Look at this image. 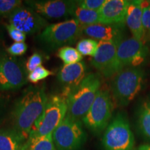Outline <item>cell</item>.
<instances>
[{
  "label": "cell",
  "mask_w": 150,
  "mask_h": 150,
  "mask_svg": "<svg viewBox=\"0 0 150 150\" xmlns=\"http://www.w3.org/2000/svg\"><path fill=\"white\" fill-rule=\"evenodd\" d=\"M114 102L109 91L101 88L93 104L82 119L84 125L95 134L106 129L111 120Z\"/></svg>",
  "instance_id": "cell-7"
},
{
  "label": "cell",
  "mask_w": 150,
  "mask_h": 150,
  "mask_svg": "<svg viewBox=\"0 0 150 150\" xmlns=\"http://www.w3.org/2000/svg\"><path fill=\"white\" fill-rule=\"evenodd\" d=\"M138 125L142 134L150 140V100H144L140 105Z\"/></svg>",
  "instance_id": "cell-20"
},
{
  "label": "cell",
  "mask_w": 150,
  "mask_h": 150,
  "mask_svg": "<svg viewBox=\"0 0 150 150\" xmlns=\"http://www.w3.org/2000/svg\"><path fill=\"white\" fill-rule=\"evenodd\" d=\"M138 150H150V144H143L140 145Z\"/></svg>",
  "instance_id": "cell-31"
},
{
  "label": "cell",
  "mask_w": 150,
  "mask_h": 150,
  "mask_svg": "<svg viewBox=\"0 0 150 150\" xmlns=\"http://www.w3.org/2000/svg\"><path fill=\"white\" fill-rule=\"evenodd\" d=\"M6 29L8 32L9 36L15 41V42H24L26 40V34L22 31L17 29L13 26L11 25L10 24H6L5 25Z\"/></svg>",
  "instance_id": "cell-28"
},
{
  "label": "cell",
  "mask_w": 150,
  "mask_h": 150,
  "mask_svg": "<svg viewBox=\"0 0 150 150\" xmlns=\"http://www.w3.org/2000/svg\"><path fill=\"white\" fill-rule=\"evenodd\" d=\"M142 24L150 36V4L148 1H142Z\"/></svg>",
  "instance_id": "cell-30"
},
{
  "label": "cell",
  "mask_w": 150,
  "mask_h": 150,
  "mask_svg": "<svg viewBox=\"0 0 150 150\" xmlns=\"http://www.w3.org/2000/svg\"><path fill=\"white\" fill-rule=\"evenodd\" d=\"M57 56L63 62L64 65H71L79 63L83 59V56L78 52L76 49L70 46H65L60 48Z\"/></svg>",
  "instance_id": "cell-22"
},
{
  "label": "cell",
  "mask_w": 150,
  "mask_h": 150,
  "mask_svg": "<svg viewBox=\"0 0 150 150\" xmlns=\"http://www.w3.org/2000/svg\"><path fill=\"white\" fill-rule=\"evenodd\" d=\"M98 44L99 42L94 39H82L76 45V50L82 56H91L93 57L98 48Z\"/></svg>",
  "instance_id": "cell-23"
},
{
  "label": "cell",
  "mask_w": 150,
  "mask_h": 150,
  "mask_svg": "<svg viewBox=\"0 0 150 150\" xmlns=\"http://www.w3.org/2000/svg\"><path fill=\"white\" fill-rule=\"evenodd\" d=\"M102 79L99 74L90 73L77 86L69 91L66 97V116L75 120L83 119L93 104L99 90Z\"/></svg>",
  "instance_id": "cell-2"
},
{
  "label": "cell",
  "mask_w": 150,
  "mask_h": 150,
  "mask_svg": "<svg viewBox=\"0 0 150 150\" xmlns=\"http://www.w3.org/2000/svg\"><path fill=\"white\" fill-rule=\"evenodd\" d=\"M27 45L24 42H14L7 48V52L11 56H22L27 51Z\"/></svg>",
  "instance_id": "cell-27"
},
{
  "label": "cell",
  "mask_w": 150,
  "mask_h": 150,
  "mask_svg": "<svg viewBox=\"0 0 150 150\" xmlns=\"http://www.w3.org/2000/svg\"><path fill=\"white\" fill-rule=\"evenodd\" d=\"M24 146L27 150H57L54 143L52 134L45 136L29 137Z\"/></svg>",
  "instance_id": "cell-21"
},
{
  "label": "cell",
  "mask_w": 150,
  "mask_h": 150,
  "mask_svg": "<svg viewBox=\"0 0 150 150\" xmlns=\"http://www.w3.org/2000/svg\"><path fill=\"white\" fill-rule=\"evenodd\" d=\"M144 72L138 67H127L113 76L111 83V95L118 106H126L141 91Z\"/></svg>",
  "instance_id": "cell-3"
},
{
  "label": "cell",
  "mask_w": 150,
  "mask_h": 150,
  "mask_svg": "<svg viewBox=\"0 0 150 150\" xmlns=\"http://www.w3.org/2000/svg\"><path fill=\"white\" fill-rule=\"evenodd\" d=\"M47 100L44 86H30L15 102L11 111L13 129L27 140L35 122L42 115Z\"/></svg>",
  "instance_id": "cell-1"
},
{
  "label": "cell",
  "mask_w": 150,
  "mask_h": 150,
  "mask_svg": "<svg viewBox=\"0 0 150 150\" xmlns=\"http://www.w3.org/2000/svg\"><path fill=\"white\" fill-rule=\"evenodd\" d=\"M147 48L142 41L135 38L122 40L117 48V60L120 72L127 67H137L145 62Z\"/></svg>",
  "instance_id": "cell-11"
},
{
  "label": "cell",
  "mask_w": 150,
  "mask_h": 150,
  "mask_svg": "<svg viewBox=\"0 0 150 150\" xmlns=\"http://www.w3.org/2000/svg\"><path fill=\"white\" fill-rule=\"evenodd\" d=\"M102 143L104 150H136L134 136L125 112H118L112 118Z\"/></svg>",
  "instance_id": "cell-5"
},
{
  "label": "cell",
  "mask_w": 150,
  "mask_h": 150,
  "mask_svg": "<svg viewBox=\"0 0 150 150\" xmlns=\"http://www.w3.org/2000/svg\"><path fill=\"white\" fill-rule=\"evenodd\" d=\"M121 40L99 41L96 53L92 58V65L106 78L114 76L120 72L117 48Z\"/></svg>",
  "instance_id": "cell-10"
},
{
  "label": "cell",
  "mask_w": 150,
  "mask_h": 150,
  "mask_svg": "<svg viewBox=\"0 0 150 150\" xmlns=\"http://www.w3.org/2000/svg\"><path fill=\"white\" fill-rule=\"evenodd\" d=\"M16 129H0V150H22L27 141Z\"/></svg>",
  "instance_id": "cell-18"
},
{
  "label": "cell",
  "mask_w": 150,
  "mask_h": 150,
  "mask_svg": "<svg viewBox=\"0 0 150 150\" xmlns=\"http://www.w3.org/2000/svg\"><path fill=\"white\" fill-rule=\"evenodd\" d=\"M149 1V4H150V1Z\"/></svg>",
  "instance_id": "cell-33"
},
{
  "label": "cell",
  "mask_w": 150,
  "mask_h": 150,
  "mask_svg": "<svg viewBox=\"0 0 150 150\" xmlns=\"http://www.w3.org/2000/svg\"><path fill=\"white\" fill-rule=\"evenodd\" d=\"M22 5L20 0H0V16L8 17Z\"/></svg>",
  "instance_id": "cell-24"
},
{
  "label": "cell",
  "mask_w": 150,
  "mask_h": 150,
  "mask_svg": "<svg viewBox=\"0 0 150 150\" xmlns=\"http://www.w3.org/2000/svg\"><path fill=\"white\" fill-rule=\"evenodd\" d=\"M26 4L38 14L47 19H60L71 16L76 4V1L65 0H32Z\"/></svg>",
  "instance_id": "cell-13"
},
{
  "label": "cell",
  "mask_w": 150,
  "mask_h": 150,
  "mask_svg": "<svg viewBox=\"0 0 150 150\" xmlns=\"http://www.w3.org/2000/svg\"><path fill=\"white\" fill-rule=\"evenodd\" d=\"M53 74L54 73L52 71L47 70L45 67L41 65V66L38 67L32 72H29V74L27 75V79L31 83H37L48 76L53 75Z\"/></svg>",
  "instance_id": "cell-25"
},
{
  "label": "cell",
  "mask_w": 150,
  "mask_h": 150,
  "mask_svg": "<svg viewBox=\"0 0 150 150\" xmlns=\"http://www.w3.org/2000/svg\"><path fill=\"white\" fill-rule=\"evenodd\" d=\"M43 59L42 56L39 53L35 52L31 55L27 60L26 63V69L29 72H32L36 69L38 67L41 66V64L42 63Z\"/></svg>",
  "instance_id": "cell-29"
},
{
  "label": "cell",
  "mask_w": 150,
  "mask_h": 150,
  "mask_svg": "<svg viewBox=\"0 0 150 150\" xmlns=\"http://www.w3.org/2000/svg\"><path fill=\"white\" fill-rule=\"evenodd\" d=\"M2 38V29H1V26H0V38Z\"/></svg>",
  "instance_id": "cell-32"
},
{
  "label": "cell",
  "mask_w": 150,
  "mask_h": 150,
  "mask_svg": "<svg viewBox=\"0 0 150 150\" xmlns=\"http://www.w3.org/2000/svg\"><path fill=\"white\" fill-rule=\"evenodd\" d=\"M82 27L74 19L48 25L38 36V40L45 49L56 50L73 44L83 32Z\"/></svg>",
  "instance_id": "cell-4"
},
{
  "label": "cell",
  "mask_w": 150,
  "mask_h": 150,
  "mask_svg": "<svg viewBox=\"0 0 150 150\" xmlns=\"http://www.w3.org/2000/svg\"><path fill=\"white\" fill-rule=\"evenodd\" d=\"M129 3L127 0H106L99 11V23L124 25Z\"/></svg>",
  "instance_id": "cell-14"
},
{
  "label": "cell",
  "mask_w": 150,
  "mask_h": 150,
  "mask_svg": "<svg viewBox=\"0 0 150 150\" xmlns=\"http://www.w3.org/2000/svg\"><path fill=\"white\" fill-rule=\"evenodd\" d=\"M0 122H1V120H0Z\"/></svg>",
  "instance_id": "cell-34"
},
{
  "label": "cell",
  "mask_w": 150,
  "mask_h": 150,
  "mask_svg": "<svg viewBox=\"0 0 150 150\" xmlns=\"http://www.w3.org/2000/svg\"><path fill=\"white\" fill-rule=\"evenodd\" d=\"M122 25L95 24L83 28V32L88 36L99 41H111L122 40L120 27Z\"/></svg>",
  "instance_id": "cell-17"
},
{
  "label": "cell",
  "mask_w": 150,
  "mask_h": 150,
  "mask_svg": "<svg viewBox=\"0 0 150 150\" xmlns=\"http://www.w3.org/2000/svg\"><path fill=\"white\" fill-rule=\"evenodd\" d=\"M72 16L73 19L76 20L83 28L92 24L99 23V11L82 8L78 6L77 4L75 6Z\"/></svg>",
  "instance_id": "cell-19"
},
{
  "label": "cell",
  "mask_w": 150,
  "mask_h": 150,
  "mask_svg": "<svg viewBox=\"0 0 150 150\" xmlns=\"http://www.w3.org/2000/svg\"><path fill=\"white\" fill-rule=\"evenodd\" d=\"M57 150H79L87 139V135L81 120L65 116L52 134Z\"/></svg>",
  "instance_id": "cell-8"
},
{
  "label": "cell",
  "mask_w": 150,
  "mask_h": 150,
  "mask_svg": "<svg viewBox=\"0 0 150 150\" xmlns=\"http://www.w3.org/2000/svg\"><path fill=\"white\" fill-rule=\"evenodd\" d=\"M67 112V101L63 95H52L48 97L42 115L35 122L29 138L52 134L65 117Z\"/></svg>",
  "instance_id": "cell-6"
},
{
  "label": "cell",
  "mask_w": 150,
  "mask_h": 150,
  "mask_svg": "<svg viewBox=\"0 0 150 150\" xmlns=\"http://www.w3.org/2000/svg\"><path fill=\"white\" fill-rule=\"evenodd\" d=\"M142 1H130L127 8L126 23L133 37L143 42L146 31L142 24Z\"/></svg>",
  "instance_id": "cell-16"
},
{
  "label": "cell",
  "mask_w": 150,
  "mask_h": 150,
  "mask_svg": "<svg viewBox=\"0 0 150 150\" xmlns=\"http://www.w3.org/2000/svg\"><path fill=\"white\" fill-rule=\"evenodd\" d=\"M9 24L27 34L43 31L48 22L29 6H21L9 16Z\"/></svg>",
  "instance_id": "cell-12"
},
{
  "label": "cell",
  "mask_w": 150,
  "mask_h": 150,
  "mask_svg": "<svg viewBox=\"0 0 150 150\" xmlns=\"http://www.w3.org/2000/svg\"><path fill=\"white\" fill-rule=\"evenodd\" d=\"M86 65L83 61L71 65H64L58 74L60 83L65 86L63 95L65 98L71 89L77 86L85 78Z\"/></svg>",
  "instance_id": "cell-15"
},
{
  "label": "cell",
  "mask_w": 150,
  "mask_h": 150,
  "mask_svg": "<svg viewBox=\"0 0 150 150\" xmlns=\"http://www.w3.org/2000/svg\"><path fill=\"white\" fill-rule=\"evenodd\" d=\"M27 81L26 71L16 58L5 54L0 56V91L19 89Z\"/></svg>",
  "instance_id": "cell-9"
},
{
  "label": "cell",
  "mask_w": 150,
  "mask_h": 150,
  "mask_svg": "<svg viewBox=\"0 0 150 150\" xmlns=\"http://www.w3.org/2000/svg\"><path fill=\"white\" fill-rule=\"evenodd\" d=\"M106 0H80L76 1L78 6L91 11H99Z\"/></svg>",
  "instance_id": "cell-26"
}]
</instances>
